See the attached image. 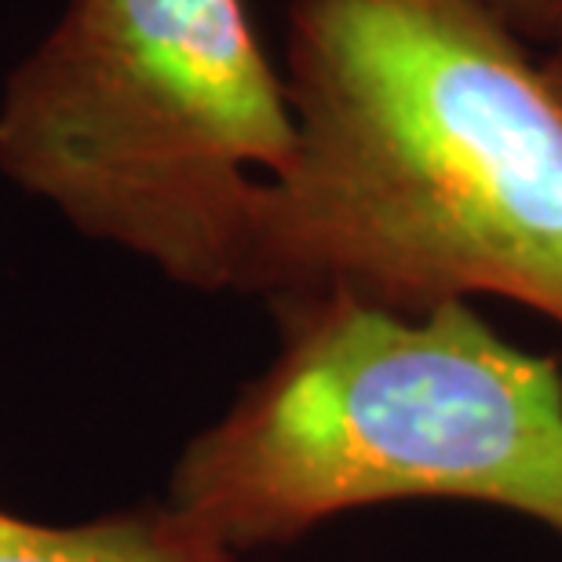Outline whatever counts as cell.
<instances>
[{"instance_id": "3957f363", "label": "cell", "mask_w": 562, "mask_h": 562, "mask_svg": "<svg viewBox=\"0 0 562 562\" xmlns=\"http://www.w3.org/2000/svg\"><path fill=\"white\" fill-rule=\"evenodd\" d=\"M296 125L245 0H66L0 92V172L92 241L241 292Z\"/></svg>"}, {"instance_id": "8992f818", "label": "cell", "mask_w": 562, "mask_h": 562, "mask_svg": "<svg viewBox=\"0 0 562 562\" xmlns=\"http://www.w3.org/2000/svg\"><path fill=\"white\" fill-rule=\"evenodd\" d=\"M541 63H544V74L552 77V85L559 88V95H562V48L541 55Z\"/></svg>"}, {"instance_id": "5b68a950", "label": "cell", "mask_w": 562, "mask_h": 562, "mask_svg": "<svg viewBox=\"0 0 562 562\" xmlns=\"http://www.w3.org/2000/svg\"><path fill=\"white\" fill-rule=\"evenodd\" d=\"M504 22L526 44H541L544 55L562 48V0H471Z\"/></svg>"}, {"instance_id": "7a4b0ae2", "label": "cell", "mask_w": 562, "mask_h": 562, "mask_svg": "<svg viewBox=\"0 0 562 562\" xmlns=\"http://www.w3.org/2000/svg\"><path fill=\"white\" fill-rule=\"evenodd\" d=\"M281 351L183 449L168 501L231 552L347 512L464 501L562 541V373L471 303L278 307Z\"/></svg>"}, {"instance_id": "277c9868", "label": "cell", "mask_w": 562, "mask_h": 562, "mask_svg": "<svg viewBox=\"0 0 562 562\" xmlns=\"http://www.w3.org/2000/svg\"><path fill=\"white\" fill-rule=\"evenodd\" d=\"M234 552L172 501L81 526H41L0 512V562H231Z\"/></svg>"}, {"instance_id": "6da1fadb", "label": "cell", "mask_w": 562, "mask_h": 562, "mask_svg": "<svg viewBox=\"0 0 562 562\" xmlns=\"http://www.w3.org/2000/svg\"><path fill=\"white\" fill-rule=\"evenodd\" d=\"M281 74L296 143L241 292L562 329V95L530 44L471 0H292Z\"/></svg>"}]
</instances>
